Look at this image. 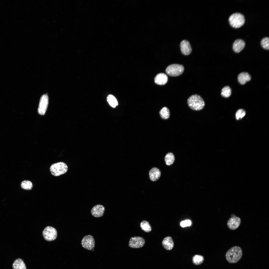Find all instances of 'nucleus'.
I'll return each mask as SVG.
<instances>
[{
	"label": "nucleus",
	"mask_w": 269,
	"mask_h": 269,
	"mask_svg": "<svg viewBox=\"0 0 269 269\" xmlns=\"http://www.w3.org/2000/svg\"><path fill=\"white\" fill-rule=\"evenodd\" d=\"M242 251L238 246H235L230 249L226 252V257L228 262L231 263H235L241 258L242 255Z\"/></svg>",
	"instance_id": "obj_1"
},
{
	"label": "nucleus",
	"mask_w": 269,
	"mask_h": 269,
	"mask_svg": "<svg viewBox=\"0 0 269 269\" xmlns=\"http://www.w3.org/2000/svg\"><path fill=\"white\" fill-rule=\"evenodd\" d=\"M187 103L189 107L195 111L202 110L205 105L203 99L197 94H194L190 96L188 99Z\"/></svg>",
	"instance_id": "obj_2"
},
{
	"label": "nucleus",
	"mask_w": 269,
	"mask_h": 269,
	"mask_svg": "<svg viewBox=\"0 0 269 269\" xmlns=\"http://www.w3.org/2000/svg\"><path fill=\"white\" fill-rule=\"evenodd\" d=\"M68 167L67 164L63 162H59L52 164L50 166V170L51 174L58 176L66 173Z\"/></svg>",
	"instance_id": "obj_3"
},
{
	"label": "nucleus",
	"mask_w": 269,
	"mask_h": 269,
	"mask_svg": "<svg viewBox=\"0 0 269 269\" xmlns=\"http://www.w3.org/2000/svg\"><path fill=\"white\" fill-rule=\"evenodd\" d=\"M229 21L231 26L237 28L240 27L244 24L245 19L243 14L240 13L236 12L230 16Z\"/></svg>",
	"instance_id": "obj_4"
},
{
	"label": "nucleus",
	"mask_w": 269,
	"mask_h": 269,
	"mask_svg": "<svg viewBox=\"0 0 269 269\" xmlns=\"http://www.w3.org/2000/svg\"><path fill=\"white\" fill-rule=\"evenodd\" d=\"M184 70V67L182 65L174 64L167 67L165 71L168 75L174 77L180 75L183 72Z\"/></svg>",
	"instance_id": "obj_5"
},
{
	"label": "nucleus",
	"mask_w": 269,
	"mask_h": 269,
	"mask_svg": "<svg viewBox=\"0 0 269 269\" xmlns=\"http://www.w3.org/2000/svg\"><path fill=\"white\" fill-rule=\"evenodd\" d=\"M43 235L44 239L48 241L54 240L57 236V232L54 228L50 226L46 227L43 231Z\"/></svg>",
	"instance_id": "obj_6"
},
{
	"label": "nucleus",
	"mask_w": 269,
	"mask_h": 269,
	"mask_svg": "<svg viewBox=\"0 0 269 269\" xmlns=\"http://www.w3.org/2000/svg\"><path fill=\"white\" fill-rule=\"evenodd\" d=\"M81 244L85 249L88 250H92L95 245V241L92 235H89L85 236L81 240Z\"/></svg>",
	"instance_id": "obj_7"
},
{
	"label": "nucleus",
	"mask_w": 269,
	"mask_h": 269,
	"mask_svg": "<svg viewBox=\"0 0 269 269\" xmlns=\"http://www.w3.org/2000/svg\"><path fill=\"white\" fill-rule=\"evenodd\" d=\"M144 239L140 236H134L131 237L129 240V247L134 248H139L143 247L145 244Z\"/></svg>",
	"instance_id": "obj_8"
},
{
	"label": "nucleus",
	"mask_w": 269,
	"mask_h": 269,
	"mask_svg": "<svg viewBox=\"0 0 269 269\" xmlns=\"http://www.w3.org/2000/svg\"><path fill=\"white\" fill-rule=\"evenodd\" d=\"M48 100L47 94H44L41 96L38 110V112L39 114L44 115L45 114L47 108Z\"/></svg>",
	"instance_id": "obj_9"
},
{
	"label": "nucleus",
	"mask_w": 269,
	"mask_h": 269,
	"mask_svg": "<svg viewBox=\"0 0 269 269\" xmlns=\"http://www.w3.org/2000/svg\"><path fill=\"white\" fill-rule=\"evenodd\" d=\"M230 217L227 222V225L228 227L231 230H234L237 229L241 224V221L240 218L232 214Z\"/></svg>",
	"instance_id": "obj_10"
},
{
	"label": "nucleus",
	"mask_w": 269,
	"mask_h": 269,
	"mask_svg": "<svg viewBox=\"0 0 269 269\" xmlns=\"http://www.w3.org/2000/svg\"><path fill=\"white\" fill-rule=\"evenodd\" d=\"M105 207L101 204H97L94 206L91 210V214L96 217L102 216L104 214L105 210Z\"/></svg>",
	"instance_id": "obj_11"
},
{
	"label": "nucleus",
	"mask_w": 269,
	"mask_h": 269,
	"mask_svg": "<svg viewBox=\"0 0 269 269\" xmlns=\"http://www.w3.org/2000/svg\"><path fill=\"white\" fill-rule=\"evenodd\" d=\"M181 51L185 55H189L192 51V48L189 42L185 40H183L180 44Z\"/></svg>",
	"instance_id": "obj_12"
},
{
	"label": "nucleus",
	"mask_w": 269,
	"mask_h": 269,
	"mask_svg": "<svg viewBox=\"0 0 269 269\" xmlns=\"http://www.w3.org/2000/svg\"><path fill=\"white\" fill-rule=\"evenodd\" d=\"M245 45V41L241 39L236 40L234 42L232 48L234 51L236 53H239L244 48Z\"/></svg>",
	"instance_id": "obj_13"
},
{
	"label": "nucleus",
	"mask_w": 269,
	"mask_h": 269,
	"mask_svg": "<svg viewBox=\"0 0 269 269\" xmlns=\"http://www.w3.org/2000/svg\"><path fill=\"white\" fill-rule=\"evenodd\" d=\"M162 244L163 248L166 250H170L174 246V242L172 237L168 236L165 237L163 239Z\"/></svg>",
	"instance_id": "obj_14"
},
{
	"label": "nucleus",
	"mask_w": 269,
	"mask_h": 269,
	"mask_svg": "<svg viewBox=\"0 0 269 269\" xmlns=\"http://www.w3.org/2000/svg\"><path fill=\"white\" fill-rule=\"evenodd\" d=\"M161 175V172L160 170L157 167L152 168L149 172L150 179L152 181L157 180L159 178Z\"/></svg>",
	"instance_id": "obj_15"
},
{
	"label": "nucleus",
	"mask_w": 269,
	"mask_h": 269,
	"mask_svg": "<svg viewBox=\"0 0 269 269\" xmlns=\"http://www.w3.org/2000/svg\"><path fill=\"white\" fill-rule=\"evenodd\" d=\"M154 82L155 83L159 85H164L168 81V77L167 75L163 73H160L157 74L154 78Z\"/></svg>",
	"instance_id": "obj_16"
},
{
	"label": "nucleus",
	"mask_w": 269,
	"mask_h": 269,
	"mask_svg": "<svg viewBox=\"0 0 269 269\" xmlns=\"http://www.w3.org/2000/svg\"><path fill=\"white\" fill-rule=\"evenodd\" d=\"M251 79V76L247 72H243L239 74L238 76V80L241 84L243 85Z\"/></svg>",
	"instance_id": "obj_17"
},
{
	"label": "nucleus",
	"mask_w": 269,
	"mask_h": 269,
	"mask_svg": "<svg viewBox=\"0 0 269 269\" xmlns=\"http://www.w3.org/2000/svg\"><path fill=\"white\" fill-rule=\"evenodd\" d=\"M12 267L13 269H27L23 261L20 259H17L14 261Z\"/></svg>",
	"instance_id": "obj_18"
},
{
	"label": "nucleus",
	"mask_w": 269,
	"mask_h": 269,
	"mask_svg": "<svg viewBox=\"0 0 269 269\" xmlns=\"http://www.w3.org/2000/svg\"><path fill=\"white\" fill-rule=\"evenodd\" d=\"M175 159V156L173 153L169 152L166 155L164 160L166 164L167 165H170L174 163Z\"/></svg>",
	"instance_id": "obj_19"
},
{
	"label": "nucleus",
	"mask_w": 269,
	"mask_h": 269,
	"mask_svg": "<svg viewBox=\"0 0 269 269\" xmlns=\"http://www.w3.org/2000/svg\"><path fill=\"white\" fill-rule=\"evenodd\" d=\"M141 229L144 232H149L152 230L151 227L149 222L146 220H143L140 223Z\"/></svg>",
	"instance_id": "obj_20"
},
{
	"label": "nucleus",
	"mask_w": 269,
	"mask_h": 269,
	"mask_svg": "<svg viewBox=\"0 0 269 269\" xmlns=\"http://www.w3.org/2000/svg\"><path fill=\"white\" fill-rule=\"evenodd\" d=\"M161 117L164 119H167L170 116V111L169 109L166 107H163L159 112Z\"/></svg>",
	"instance_id": "obj_21"
},
{
	"label": "nucleus",
	"mask_w": 269,
	"mask_h": 269,
	"mask_svg": "<svg viewBox=\"0 0 269 269\" xmlns=\"http://www.w3.org/2000/svg\"><path fill=\"white\" fill-rule=\"evenodd\" d=\"M21 188L24 190H30L33 187L32 182L28 180H24L20 184Z\"/></svg>",
	"instance_id": "obj_22"
},
{
	"label": "nucleus",
	"mask_w": 269,
	"mask_h": 269,
	"mask_svg": "<svg viewBox=\"0 0 269 269\" xmlns=\"http://www.w3.org/2000/svg\"><path fill=\"white\" fill-rule=\"evenodd\" d=\"M107 100L109 105L113 108L115 107L118 105L116 99L112 95H109L108 96Z\"/></svg>",
	"instance_id": "obj_23"
},
{
	"label": "nucleus",
	"mask_w": 269,
	"mask_h": 269,
	"mask_svg": "<svg viewBox=\"0 0 269 269\" xmlns=\"http://www.w3.org/2000/svg\"><path fill=\"white\" fill-rule=\"evenodd\" d=\"M204 258L201 255H196L193 256L192 259L193 263L196 265H199L202 264L203 262Z\"/></svg>",
	"instance_id": "obj_24"
},
{
	"label": "nucleus",
	"mask_w": 269,
	"mask_h": 269,
	"mask_svg": "<svg viewBox=\"0 0 269 269\" xmlns=\"http://www.w3.org/2000/svg\"><path fill=\"white\" fill-rule=\"evenodd\" d=\"M231 89L228 86H226L222 89L221 94L222 96L224 97H229L231 95Z\"/></svg>",
	"instance_id": "obj_25"
},
{
	"label": "nucleus",
	"mask_w": 269,
	"mask_h": 269,
	"mask_svg": "<svg viewBox=\"0 0 269 269\" xmlns=\"http://www.w3.org/2000/svg\"><path fill=\"white\" fill-rule=\"evenodd\" d=\"M261 44L263 48L266 50H269V38L266 37L263 38L261 41Z\"/></svg>",
	"instance_id": "obj_26"
},
{
	"label": "nucleus",
	"mask_w": 269,
	"mask_h": 269,
	"mask_svg": "<svg viewBox=\"0 0 269 269\" xmlns=\"http://www.w3.org/2000/svg\"><path fill=\"white\" fill-rule=\"evenodd\" d=\"M245 111L243 109L238 110L236 112V118L237 120H239L241 119L245 115Z\"/></svg>",
	"instance_id": "obj_27"
},
{
	"label": "nucleus",
	"mask_w": 269,
	"mask_h": 269,
	"mask_svg": "<svg viewBox=\"0 0 269 269\" xmlns=\"http://www.w3.org/2000/svg\"><path fill=\"white\" fill-rule=\"evenodd\" d=\"M191 224V222L189 220L182 221L180 223L181 226L183 227L190 226Z\"/></svg>",
	"instance_id": "obj_28"
}]
</instances>
